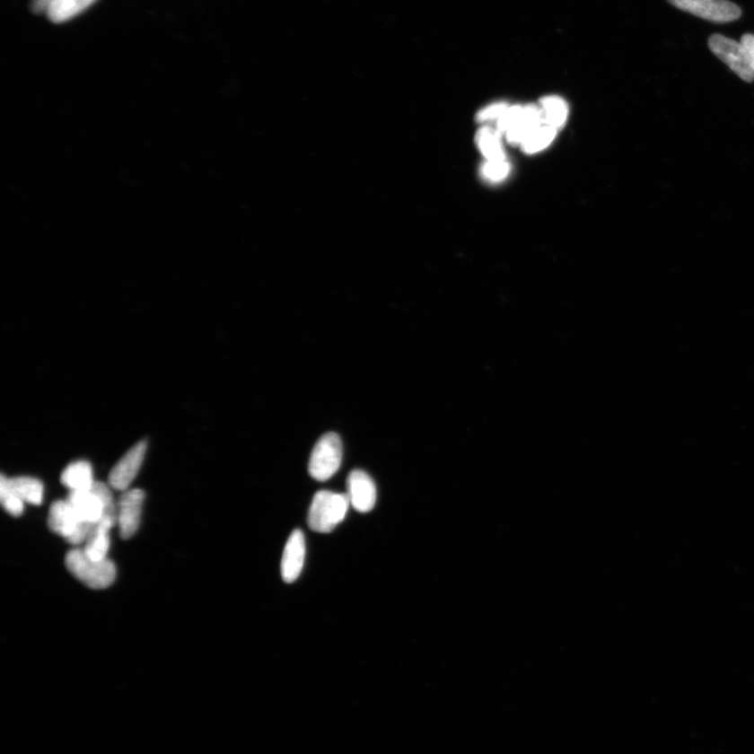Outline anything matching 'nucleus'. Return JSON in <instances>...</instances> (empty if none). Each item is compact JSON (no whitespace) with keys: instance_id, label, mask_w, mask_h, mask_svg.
Segmentation results:
<instances>
[{"instance_id":"17","label":"nucleus","mask_w":754,"mask_h":754,"mask_svg":"<svg viewBox=\"0 0 754 754\" xmlns=\"http://www.w3.org/2000/svg\"><path fill=\"white\" fill-rule=\"evenodd\" d=\"M13 489L24 503L33 505H40L43 500L44 487L40 480L33 477H14L9 478Z\"/></svg>"},{"instance_id":"10","label":"nucleus","mask_w":754,"mask_h":754,"mask_svg":"<svg viewBox=\"0 0 754 754\" xmlns=\"http://www.w3.org/2000/svg\"><path fill=\"white\" fill-rule=\"evenodd\" d=\"M306 555V544L303 532L297 530L289 537L281 561L283 581L292 583L297 581L303 569Z\"/></svg>"},{"instance_id":"15","label":"nucleus","mask_w":754,"mask_h":754,"mask_svg":"<svg viewBox=\"0 0 754 754\" xmlns=\"http://www.w3.org/2000/svg\"><path fill=\"white\" fill-rule=\"evenodd\" d=\"M502 135L498 129L489 127V126H483L477 132L478 147L487 161H505L504 149L502 147Z\"/></svg>"},{"instance_id":"3","label":"nucleus","mask_w":754,"mask_h":754,"mask_svg":"<svg viewBox=\"0 0 754 754\" xmlns=\"http://www.w3.org/2000/svg\"><path fill=\"white\" fill-rule=\"evenodd\" d=\"M48 525L50 530L72 545L85 543L92 527L78 517L67 500L53 503L48 512Z\"/></svg>"},{"instance_id":"9","label":"nucleus","mask_w":754,"mask_h":754,"mask_svg":"<svg viewBox=\"0 0 754 754\" xmlns=\"http://www.w3.org/2000/svg\"><path fill=\"white\" fill-rule=\"evenodd\" d=\"M348 498L350 505L358 513L373 511L376 503L375 483L364 470L351 471L347 479Z\"/></svg>"},{"instance_id":"18","label":"nucleus","mask_w":754,"mask_h":754,"mask_svg":"<svg viewBox=\"0 0 754 754\" xmlns=\"http://www.w3.org/2000/svg\"><path fill=\"white\" fill-rule=\"evenodd\" d=\"M557 136V129L542 125L521 144L522 150L528 154L538 153L548 147Z\"/></svg>"},{"instance_id":"22","label":"nucleus","mask_w":754,"mask_h":754,"mask_svg":"<svg viewBox=\"0 0 754 754\" xmlns=\"http://www.w3.org/2000/svg\"><path fill=\"white\" fill-rule=\"evenodd\" d=\"M507 109L508 105L504 102L490 104L478 113L477 121L488 122L493 121V119H499Z\"/></svg>"},{"instance_id":"5","label":"nucleus","mask_w":754,"mask_h":754,"mask_svg":"<svg viewBox=\"0 0 754 754\" xmlns=\"http://www.w3.org/2000/svg\"><path fill=\"white\" fill-rule=\"evenodd\" d=\"M708 46L710 50L741 80L745 82L754 80L750 58H748L746 49L741 42L720 34H715L709 38Z\"/></svg>"},{"instance_id":"14","label":"nucleus","mask_w":754,"mask_h":754,"mask_svg":"<svg viewBox=\"0 0 754 754\" xmlns=\"http://www.w3.org/2000/svg\"><path fill=\"white\" fill-rule=\"evenodd\" d=\"M543 124L558 129L567 121L569 107L566 101L558 96H547L539 101Z\"/></svg>"},{"instance_id":"19","label":"nucleus","mask_w":754,"mask_h":754,"mask_svg":"<svg viewBox=\"0 0 754 754\" xmlns=\"http://www.w3.org/2000/svg\"><path fill=\"white\" fill-rule=\"evenodd\" d=\"M0 501L5 512L12 517L18 518L23 513L24 502L11 487L9 478L4 475L0 478Z\"/></svg>"},{"instance_id":"4","label":"nucleus","mask_w":754,"mask_h":754,"mask_svg":"<svg viewBox=\"0 0 754 754\" xmlns=\"http://www.w3.org/2000/svg\"><path fill=\"white\" fill-rule=\"evenodd\" d=\"M342 459L341 438L336 433H327L314 445L308 470L313 479L329 480L341 468Z\"/></svg>"},{"instance_id":"6","label":"nucleus","mask_w":754,"mask_h":754,"mask_svg":"<svg viewBox=\"0 0 754 754\" xmlns=\"http://www.w3.org/2000/svg\"><path fill=\"white\" fill-rule=\"evenodd\" d=\"M675 8L713 22H731L741 15L740 6L728 0H668Z\"/></svg>"},{"instance_id":"1","label":"nucleus","mask_w":754,"mask_h":754,"mask_svg":"<svg viewBox=\"0 0 754 754\" xmlns=\"http://www.w3.org/2000/svg\"><path fill=\"white\" fill-rule=\"evenodd\" d=\"M66 566L67 570L88 588L106 589L116 581V566L109 557L97 561L87 557L83 549L68 551Z\"/></svg>"},{"instance_id":"20","label":"nucleus","mask_w":754,"mask_h":754,"mask_svg":"<svg viewBox=\"0 0 754 754\" xmlns=\"http://www.w3.org/2000/svg\"><path fill=\"white\" fill-rule=\"evenodd\" d=\"M509 172H511V166L506 161H487L481 168L484 178L493 182L505 180Z\"/></svg>"},{"instance_id":"16","label":"nucleus","mask_w":754,"mask_h":754,"mask_svg":"<svg viewBox=\"0 0 754 754\" xmlns=\"http://www.w3.org/2000/svg\"><path fill=\"white\" fill-rule=\"evenodd\" d=\"M96 0H55L47 14L55 23L66 22L85 11Z\"/></svg>"},{"instance_id":"13","label":"nucleus","mask_w":754,"mask_h":754,"mask_svg":"<svg viewBox=\"0 0 754 754\" xmlns=\"http://www.w3.org/2000/svg\"><path fill=\"white\" fill-rule=\"evenodd\" d=\"M63 486L69 489V492H79V490L91 489L93 483L92 468L87 461L73 462L63 470L61 475Z\"/></svg>"},{"instance_id":"2","label":"nucleus","mask_w":754,"mask_h":754,"mask_svg":"<svg viewBox=\"0 0 754 754\" xmlns=\"http://www.w3.org/2000/svg\"><path fill=\"white\" fill-rule=\"evenodd\" d=\"M349 505L347 495L320 490L313 496L308 513V525L313 531L329 533L343 522Z\"/></svg>"},{"instance_id":"12","label":"nucleus","mask_w":754,"mask_h":754,"mask_svg":"<svg viewBox=\"0 0 754 754\" xmlns=\"http://www.w3.org/2000/svg\"><path fill=\"white\" fill-rule=\"evenodd\" d=\"M543 125L539 106L530 104L523 106V112L519 122L506 132L507 141L511 144H522L534 130Z\"/></svg>"},{"instance_id":"23","label":"nucleus","mask_w":754,"mask_h":754,"mask_svg":"<svg viewBox=\"0 0 754 754\" xmlns=\"http://www.w3.org/2000/svg\"><path fill=\"white\" fill-rule=\"evenodd\" d=\"M741 42L746 49L748 58H750V66L754 73V35L745 34L741 37Z\"/></svg>"},{"instance_id":"7","label":"nucleus","mask_w":754,"mask_h":754,"mask_svg":"<svg viewBox=\"0 0 754 754\" xmlns=\"http://www.w3.org/2000/svg\"><path fill=\"white\" fill-rule=\"evenodd\" d=\"M145 493L142 489L125 490L117 503V525L122 539L134 537L141 524Z\"/></svg>"},{"instance_id":"24","label":"nucleus","mask_w":754,"mask_h":754,"mask_svg":"<svg viewBox=\"0 0 754 754\" xmlns=\"http://www.w3.org/2000/svg\"><path fill=\"white\" fill-rule=\"evenodd\" d=\"M55 0H33L31 2V9L37 14L42 12H48L49 6L53 4Z\"/></svg>"},{"instance_id":"21","label":"nucleus","mask_w":754,"mask_h":754,"mask_svg":"<svg viewBox=\"0 0 754 754\" xmlns=\"http://www.w3.org/2000/svg\"><path fill=\"white\" fill-rule=\"evenodd\" d=\"M522 112H523V106H508V109L499 118L498 123H496V129L503 135L506 134L509 129H512L519 122Z\"/></svg>"},{"instance_id":"11","label":"nucleus","mask_w":754,"mask_h":754,"mask_svg":"<svg viewBox=\"0 0 754 754\" xmlns=\"http://www.w3.org/2000/svg\"><path fill=\"white\" fill-rule=\"evenodd\" d=\"M115 525H117V521L110 518H104L99 523L92 525L90 536L84 543L83 550L87 557L97 561L107 558L110 547V532Z\"/></svg>"},{"instance_id":"8","label":"nucleus","mask_w":754,"mask_h":754,"mask_svg":"<svg viewBox=\"0 0 754 754\" xmlns=\"http://www.w3.org/2000/svg\"><path fill=\"white\" fill-rule=\"evenodd\" d=\"M147 452V443L141 442L132 446L126 454L119 459L112 468L109 484L111 488L125 492L140 471L145 455Z\"/></svg>"}]
</instances>
